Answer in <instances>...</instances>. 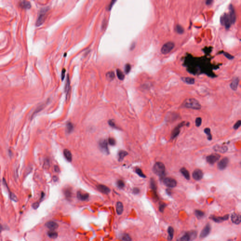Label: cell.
Segmentation results:
<instances>
[{
	"label": "cell",
	"instance_id": "cell-12",
	"mask_svg": "<svg viewBox=\"0 0 241 241\" xmlns=\"http://www.w3.org/2000/svg\"><path fill=\"white\" fill-rule=\"evenodd\" d=\"M185 124V122H182L179 124H178L172 131L171 132V139L175 138L176 137H177L180 132V128L183 126Z\"/></svg>",
	"mask_w": 241,
	"mask_h": 241
},
{
	"label": "cell",
	"instance_id": "cell-39",
	"mask_svg": "<svg viewBox=\"0 0 241 241\" xmlns=\"http://www.w3.org/2000/svg\"><path fill=\"white\" fill-rule=\"evenodd\" d=\"M136 172L142 178H145L146 177V175L143 173V172H142V170L139 169V168H137L136 169V170H135Z\"/></svg>",
	"mask_w": 241,
	"mask_h": 241
},
{
	"label": "cell",
	"instance_id": "cell-49",
	"mask_svg": "<svg viewBox=\"0 0 241 241\" xmlns=\"http://www.w3.org/2000/svg\"><path fill=\"white\" fill-rule=\"evenodd\" d=\"M65 73H66V69L65 68H63L62 71V72H61V79H62V81H63V80H64V79L65 78Z\"/></svg>",
	"mask_w": 241,
	"mask_h": 241
},
{
	"label": "cell",
	"instance_id": "cell-4",
	"mask_svg": "<svg viewBox=\"0 0 241 241\" xmlns=\"http://www.w3.org/2000/svg\"><path fill=\"white\" fill-rule=\"evenodd\" d=\"M197 236V232L195 231H191L185 233L178 240V241H189L196 238Z\"/></svg>",
	"mask_w": 241,
	"mask_h": 241
},
{
	"label": "cell",
	"instance_id": "cell-27",
	"mask_svg": "<svg viewBox=\"0 0 241 241\" xmlns=\"http://www.w3.org/2000/svg\"><path fill=\"white\" fill-rule=\"evenodd\" d=\"M168 239L169 241H171L172 240L174 236V228L171 226H169L168 228Z\"/></svg>",
	"mask_w": 241,
	"mask_h": 241
},
{
	"label": "cell",
	"instance_id": "cell-32",
	"mask_svg": "<svg viewBox=\"0 0 241 241\" xmlns=\"http://www.w3.org/2000/svg\"><path fill=\"white\" fill-rule=\"evenodd\" d=\"M116 75H117V76L118 78L120 80H123L124 79V77H125L124 74L119 69H117L116 70Z\"/></svg>",
	"mask_w": 241,
	"mask_h": 241
},
{
	"label": "cell",
	"instance_id": "cell-23",
	"mask_svg": "<svg viewBox=\"0 0 241 241\" xmlns=\"http://www.w3.org/2000/svg\"><path fill=\"white\" fill-rule=\"evenodd\" d=\"M77 196L78 199L81 201H86L89 197V195L88 194L82 193L80 191H78L77 194Z\"/></svg>",
	"mask_w": 241,
	"mask_h": 241
},
{
	"label": "cell",
	"instance_id": "cell-8",
	"mask_svg": "<svg viewBox=\"0 0 241 241\" xmlns=\"http://www.w3.org/2000/svg\"><path fill=\"white\" fill-rule=\"evenodd\" d=\"M164 184L167 187L173 188L176 186L177 182L175 179L171 178H166L163 179Z\"/></svg>",
	"mask_w": 241,
	"mask_h": 241
},
{
	"label": "cell",
	"instance_id": "cell-29",
	"mask_svg": "<svg viewBox=\"0 0 241 241\" xmlns=\"http://www.w3.org/2000/svg\"><path fill=\"white\" fill-rule=\"evenodd\" d=\"M128 154V153L126 151L123 150H121L118 153V160L122 161L123 160L124 157Z\"/></svg>",
	"mask_w": 241,
	"mask_h": 241
},
{
	"label": "cell",
	"instance_id": "cell-36",
	"mask_svg": "<svg viewBox=\"0 0 241 241\" xmlns=\"http://www.w3.org/2000/svg\"><path fill=\"white\" fill-rule=\"evenodd\" d=\"M115 74L112 71L108 72L106 75V77H107V79L110 81L113 80L114 78H115Z\"/></svg>",
	"mask_w": 241,
	"mask_h": 241
},
{
	"label": "cell",
	"instance_id": "cell-53",
	"mask_svg": "<svg viewBox=\"0 0 241 241\" xmlns=\"http://www.w3.org/2000/svg\"><path fill=\"white\" fill-rule=\"evenodd\" d=\"M54 170L57 172H58L59 171V168L57 166H54Z\"/></svg>",
	"mask_w": 241,
	"mask_h": 241
},
{
	"label": "cell",
	"instance_id": "cell-33",
	"mask_svg": "<svg viewBox=\"0 0 241 241\" xmlns=\"http://www.w3.org/2000/svg\"><path fill=\"white\" fill-rule=\"evenodd\" d=\"M150 186L151 189L154 191V193H156V185L155 180L154 178H151L150 181Z\"/></svg>",
	"mask_w": 241,
	"mask_h": 241
},
{
	"label": "cell",
	"instance_id": "cell-45",
	"mask_svg": "<svg viewBox=\"0 0 241 241\" xmlns=\"http://www.w3.org/2000/svg\"><path fill=\"white\" fill-rule=\"evenodd\" d=\"M108 124H109V125L111 127H113V128H117V127H116V125H115V122H113V120H109V121H108Z\"/></svg>",
	"mask_w": 241,
	"mask_h": 241
},
{
	"label": "cell",
	"instance_id": "cell-50",
	"mask_svg": "<svg viewBox=\"0 0 241 241\" xmlns=\"http://www.w3.org/2000/svg\"><path fill=\"white\" fill-rule=\"evenodd\" d=\"M133 193L135 194H138L140 192V190L139 189V188H137V187H135L133 189Z\"/></svg>",
	"mask_w": 241,
	"mask_h": 241
},
{
	"label": "cell",
	"instance_id": "cell-42",
	"mask_svg": "<svg viewBox=\"0 0 241 241\" xmlns=\"http://www.w3.org/2000/svg\"><path fill=\"white\" fill-rule=\"evenodd\" d=\"M202 122V119L201 117H197L195 120V125L197 127H200Z\"/></svg>",
	"mask_w": 241,
	"mask_h": 241
},
{
	"label": "cell",
	"instance_id": "cell-54",
	"mask_svg": "<svg viewBox=\"0 0 241 241\" xmlns=\"http://www.w3.org/2000/svg\"><path fill=\"white\" fill-rule=\"evenodd\" d=\"M66 194L67 196L69 197L70 196L69 195L71 194V193H70V191L69 190H67V191L66 192Z\"/></svg>",
	"mask_w": 241,
	"mask_h": 241
},
{
	"label": "cell",
	"instance_id": "cell-44",
	"mask_svg": "<svg viewBox=\"0 0 241 241\" xmlns=\"http://www.w3.org/2000/svg\"><path fill=\"white\" fill-rule=\"evenodd\" d=\"M165 207H166V204L165 203H163L162 204H161L160 205V206H159V211L160 212H162L164 211Z\"/></svg>",
	"mask_w": 241,
	"mask_h": 241
},
{
	"label": "cell",
	"instance_id": "cell-14",
	"mask_svg": "<svg viewBox=\"0 0 241 241\" xmlns=\"http://www.w3.org/2000/svg\"><path fill=\"white\" fill-rule=\"evenodd\" d=\"M213 150L216 152L220 153H225L228 150V147L224 145H216L213 147Z\"/></svg>",
	"mask_w": 241,
	"mask_h": 241
},
{
	"label": "cell",
	"instance_id": "cell-41",
	"mask_svg": "<svg viewBox=\"0 0 241 241\" xmlns=\"http://www.w3.org/2000/svg\"><path fill=\"white\" fill-rule=\"evenodd\" d=\"M241 126V120L237 121L233 126V128L236 130L239 129Z\"/></svg>",
	"mask_w": 241,
	"mask_h": 241
},
{
	"label": "cell",
	"instance_id": "cell-2",
	"mask_svg": "<svg viewBox=\"0 0 241 241\" xmlns=\"http://www.w3.org/2000/svg\"><path fill=\"white\" fill-rule=\"evenodd\" d=\"M153 171L156 174L160 176L161 178L164 177L165 172V167L164 164L161 162H157L155 163L153 167Z\"/></svg>",
	"mask_w": 241,
	"mask_h": 241
},
{
	"label": "cell",
	"instance_id": "cell-26",
	"mask_svg": "<svg viewBox=\"0 0 241 241\" xmlns=\"http://www.w3.org/2000/svg\"><path fill=\"white\" fill-rule=\"evenodd\" d=\"M181 80L185 83L188 84H193L194 83L195 80L193 78L189 77H184L181 78Z\"/></svg>",
	"mask_w": 241,
	"mask_h": 241
},
{
	"label": "cell",
	"instance_id": "cell-15",
	"mask_svg": "<svg viewBox=\"0 0 241 241\" xmlns=\"http://www.w3.org/2000/svg\"><path fill=\"white\" fill-rule=\"evenodd\" d=\"M229 11L230 12L229 15L231 19L232 23L233 24L235 23L236 20V14L234 8L232 4H230L229 6Z\"/></svg>",
	"mask_w": 241,
	"mask_h": 241
},
{
	"label": "cell",
	"instance_id": "cell-52",
	"mask_svg": "<svg viewBox=\"0 0 241 241\" xmlns=\"http://www.w3.org/2000/svg\"><path fill=\"white\" fill-rule=\"evenodd\" d=\"M39 206V203L36 202V203H35L33 204V207L34 209H36L37 208H38Z\"/></svg>",
	"mask_w": 241,
	"mask_h": 241
},
{
	"label": "cell",
	"instance_id": "cell-11",
	"mask_svg": "<svg viewBox=\"0 0 241 241\" xmlns=\"http://www.w3.org/2000/svg\"><path fill=\"white\" fill-rule=\"evenodd\" d=\"M203 172L202 170L200 169H195L193 172V178L194 180H200L203 177Z\"/></svg>",
	"mask_w": 241,
	"mask_h": 241
},
{
	"label": "cell",
	"instance_id": "cell-9",
	"mask_svg": "<svg viewBox=\"0 0 241 241\" xmlns=\"http://www.w3.org/2000/svg\"><path fill=\"white\" fill-rule=\"evenodd\" d=\"M99 146L100 149L106 154H108L109 153V149L108 148V144L107 141L106 140L102 139L99 141Z\"/></svg>",
	"mask_w": 241,
	"mask_h": 241
},
{
	"label": "cell",
	"instance_id": "cell-48",
	"mask_svg": "<svg viewBox=\"0 0 241 241\" xmlns=\"http://www.w3.org/2000/svg\"><path fill=\"white\" fill-rule=\"evenodd\" d=\"M130 70V65L129 64L126 65L125 68V71L126 73H128Z\"/></svg>",
	"mask_w": 241,
	"mask_h": 241
},
{
	"label": "cell",
	"instance_id": "cell-22",
	"mask_svg": "<svg viewBox=\"0 0 241 241\" xmlns=\"http://www.w3.org/2000/svg\"><path fill=\"white\" fill-rule=\"evenodd\" d=\"M65 92H66L67 94V99L68 98L70 94V80H69V76L68 75L67 78V81H66V83L65 85Z\"/></svg>",
	"mask_w": 241,
	"mask_h": 241
},
{
	"label": "cell",
	"instance_id": "cell-30",
	"mask_svg": "<svg viewBox=\"0 0 241 241\" xmlns=\"http://www.w3.org/2000/svg\"><path fill=\"white\" fill-rule=\"evenodd\" d=\"M74 125L71 122H67L66 125V130L67 133H70L74 130Z\"/></svg>",
	"mask_w": 241,
	"mask_h": 241
},
{
	"label": "cell",
	"instance_id": "cell-34",
	"mask_svg": "<svg viewBox=\"0 0 241 241\" xmlns=\"http://www.w3.org/2000/svg\"><path fill=\"white\" fill-rule=\"evenodd\" d=\"M48 236L51 238H56L58 237V233L54 230H51L48 232Z\"/></svg>",
	"mask_w": 241,
	"mask_h": 241
},
{
	"label": "cell",
	"instance_id": "cell-7",
	"mask_svg": "<svg viewBox=\"0 0 241 241\" xmlns=\"http://www.w3.org/2000/svg\"><path fill=\"white\" fill-rule=\"evenodd\" d=\"M220 158V155L217 153L212 154L206 157L207 162L210 164H213L218 161Z\"/></svg>",
	"mask_w": 241,
	"mask_h": 241
},
{
	"label": "cell",
	"instance_id": "cell-56",
	"mask_svg": "<svg viewBox=\"0 0 241 241\" xmlns=\"http://www.w3.org/2000/svg\"></svg>",
	"mask_w": 241,
	"mask_h": 241
},
{
	"label": "cell",
	"instance_id": "cell-43",
	"mask_svg": "<svg viewBox=\"0 0 241 241\" xmlns=\"http://www.w3.org/2000/svg\"><path fill=\"white\" fill-rule=\"evenodd\" d=\"M108 142V143L111 146H114L115 145V143H116L115 139L113 138H109Z\"/></svg>",
	"mask_w": 241,
	"mask_h": 241
},
{
	"label": "cell",
	"instance_id": "cell-18",
	"mask_svg": "<svg viewBox=\"0 0 241 241\" xmlns=\"http://www.w3.org/2000/svg\"><path fill=\"white\" fill-rule=\"evenodd\" d=\"M98 189L102 193L108 194L110 192V189L107 186L103 185H99L97 186Z\"/></svg>",
	"mask_w": 241,
	"mask_h": 241
},
{
	"label": "cell",
	"instance_id": "cell-21",
	"mask_svg": "<svg viewBox=\"0 0 241 241\" xmlns=\"http://www.w3.org/2000/svg\"><path fill=\"white\" fill-rule=\"evenodd\" d=\"M229 217V216L228 215H226L224 217H216V216H211L210 217L211 219H212L214 221L216 222H217V223H218V222H221L222 221H223L224 220H227L228 219Z\"/></svg>",
	"mask_w": 241,
	"mask_h": 241
},
{
	"label": "cell",
	"instance_id": "cell-1",
	"mask_svg": "<svg viewBox=\"0 0 241 241\" xmlns=\"http://www.w3.org/2000/svg\"><path fill=\"white\" fill-rule=\"evenodd\" d=\"M183 106L189 108L194 110H199L201 108V105L199 102L195 99L190 98L186 99L184 103Z\"/></svg>",
	"mask_w": 241,
	"mask_h": 241
},
{
	"label": "cell",
	"instance_id": "cell-38",
	"mask_svg": "<svg viewBox=\"0 0 241 241\" xmlns=\"http://www.w3.org/2000/svg\"><path fill=\"white\" fill-rule=\"evenodd\" d=\"M195 214L197 217H202L204 215V213L201 210H195Z\"/></svg>",
	"mask_w": 241,
	"mask_h": 241
},
{
	"label": "cell",
	"instance_id": "cell-31",
	"mask_svg": "<svg viewBox=\"0 0 241 241\" xmlns=\"http://www.w3.org/2000/svg\"><path fill=\"white\" fill-rule=\"evenodd\" d=\"M204 132L207 135L208 139L209 140H211L212 139V137L211 134L210 129L209 128H206L204 130Z\"/></svg>",
	"mask_w": 241,
	"mask_h": 241
},
{
	"label": "cell",
	"instance_id": "cell-28",
	"mask_svg": "<svg viewBox=\"0 0 241 241\" xmlns=\"http://www.w3.org/2000/svg\"><path fill=\"white\" fill-rule=\"evenodd\" d=\"M180 172L183 176L187 180H189L190 178V174L187 170L185 168H182L180 170Z\"/></svg>",
	"mask_w": 241,
	"mask_h": 241
},
{
	"label": "cell",
	"instance_id": "cell-25",
	"mask_svg": "<svg viewBox=\"0 0 241 241\" xmlns=\"http://www.w3.org/2000/svg\"><path fill=\"white\" fill-rule=\"evenodd\" d=\"M64 155L67 160L69 162L72 160V155L71 152L68 149H65L64 150Z\"/></svg>",
	"mask_w": 241,
	"mask_h": 241
},
{
	"label": "cell",
	"instance_id": "cell-17",
	"mask_svg": "<svg viewBox=\"0 0 241 241\" xmlns=\"http://www.w3.org/2000/svg\"><path fill=\"white\" fill-rule=\"evenodd\" d=\"M239 83V79L238 77H234L230 84V88L233 91H236Z\"/></svg>",
	"mask_w": 241,
	"mask_h": 241
},
{
	"label": "cell",
	"instance_id": "cell-35",
	"mask_svg": "<svg viewBox=\"0 0 241 241\" xmlns=\"http://www.w3.org/2000/svg\"><path fill=\"white\" fill-rule=\"evenodd\" d=\"M175 30L178 33L180 34L183 33V32L184 31V29L180 25H177L176 26Z\"/></svg>",
	"mask_w": 241,
	"mask_h": 241
},
{
	"label": "cell",
	"instance_id": "cell-55",
	"mask_svg": "<svg viewBox=\"0 0 241 241\" xmlns=\"http://www.w3.org/2000/svg\"><path fill=\"white\" fill-rule=\"evenodd\" d=\"M212 2V1H210V0H208V1H206V4L207 5H209V4H211Z\"/></svg>",
	"mask_w": 241,
	"mask_h": 241
},
{
	"label": "cell",
	"instance_id": "cell-47",
	"mask_svg": "<svg viewBox=\"0 0 241 241\" xmlns=\"http://www.w3.org/2000/svg\"><path fill=\"white\" fill-rule=\"evenodd\" d=\"M10 195H11V199L15 201H18V199H17V196L13 193H11V194H10Z\"/></svg>",
	"mask_w": 241,
	"mask_h": 241
},
{
	"label": "cell",
	"instance_id": "cell-46",
	"mask_svg": "<svg viewBox=\"0 0 241 241\" xmlns=\"http://www.w3.org/2000/svg\"><path fill=\"white\" fill-rule=\"evenodd\" d=\"M224 55L226 58H227L229 59H233V56H232L231 55H230V54L228 53L227 52H224Z\"/></svg>",
	"mask_w": 241,
	"mask_h": 241
},
{
	"label": "cell",
	"instance_id": "cell-40",
	"mask_svg": "<svg viewBox=\"0 0 241 241\" xmlns=\"http://www.w3.org/2000/svg\"><path fill=\"white\" fill-rule=\"evenodd\" d=\"M117 185L120 188H123L125 186V184L122 180H118L117 182Z\"/></svg>",
	"mask_w": 241,
	"mask_h": 241
},
{
	"label": "cell",
	"instance_id": "cell-10",
	"mask_svg": "<svg viewBox=\"0 0 241 241\" xmlns=\"http://www.w3.org/2000/svg\"><path fill=\"white\" fill-rule=\"evenodd\" d=\"M228 163L229 159L227 157H224L218 162L217 168L221 170H224L227 166Z\"/></svg>",
	"mask_w": 241,
	"mask_h": 241
},
{
	"label": "cell",
	"instance_id": "cell-19",
	"mask_svg": "<svg viewBox=\"0 0 241 241\" xmlns=\"http://www.w3.org/2000/svg\"><path fill=\"white\" fill-rule=\"evenodd\" d=\"M124 207L123 203L121 201H118L116 204V212L118 215H121L123 211Z\"/></svg>",
	"mask_w": 241,
	"mask_h": 241
},
{
	"label": "cell",
	"instance_id": "cell-20",
	"mask_svg": "<svg viewBox=\"0 0 241 241\" xmlns=\"http://www.w3.org/2000/svg\"><path fill=\"white\" fill-rule=\"evenodd\" d=\"M45 225L49 229H51V230H54L57 229L59 226V225L57 223H56L54 221H50L47 222L46 223Z\"/></svg>",
	"mask_w": 241,
	"mask_h": 241
},
{
	"label": "cell",
	"instance_id": "cell-6",
	"mask_svg": "<svg viewBox=\"0 0 241 241\" xmlns=\"http://www.w3.org/2000/svg\"><path fill=\"white\" fill-rule=\"evenodd\" d=\"M175 43L172 42H168L165 43L161 48V52L163 54H167L170 53L174 48Z\"/></svg>",
	"mask_w": 241,
	"mask_h": 241
},
{
	"label": "cell",
	"instance_id": "cell-37",
	"mask_svg": "<svg viewBox=\"0 0 241 241\" xmlns=\"http://www.w3.org/2000/svg\"><path fill=\"white\" fill-rule=\"evenodd\" d=\"M122 239L123 241H131L132 239L128 233H124L122 236Z\"/></svg>",
	"mask_w": 241,
	"mask_h": 241
},
{
	"label": "cell",
	"instance_id": "cell-13",
	"mask_svg": "<svg viewBox=\"0 0 241 241\" xmlns=\"http://www.w3.org/2000/svg\"><path fill=\"white\" fill-rule=\"evenodd\" d=\"M210 230H211V227H210V225L209 224H207L204 226V227L203 228L202 231H201L200 235V237L202 238H205L209 233L210 232Z\"/></svg>",
	"mask_w": 241,
	"mask_h": 241
},
{
	"label": "cell",
	"instance_id": "cell-3",
	"mask_svg": "<svg viewBox=\"0 0 241 241\" xmlns=\"http://www.w3.org/2000/svg\"><path fill=\"white\" fill-rule=\"evenodd\" d=\"M49 10L48 7H45L43 8L39 15V17L37 20V21L36 22V26L37 27H39L43 24L44 23L46 16L47 14V12H48Z\"/></svg>",
	"mask_w": 241,
	"mask_h": 241
},
{
	"label": "cell",
	"instance_id": "cell-51",
	"mask_svg": "<svg viewBox=\"0 0 241 241\" xmlns=\"http://www.w3.org/2000/svg\"><path fill=\"white\" fill-rule=\"evenodd\" d=\"M115 1H112V2H111V3L109 5V6H108V8H108V10H111V9L112 7V6L113 5V4H114V3H115Z\"/></svg>",
	"mask_w": 241,
	"mask_h": 241
},
{
	"label": "cell",
	"instance_id": "cell-24",
	"mask_svg": "<svg viewBox=\"0 0 241 241\" xmlns=\"http://www.w3.org/2000/svg\"><path fill=\"white\" fill-rule=\"evenodd\" d=\"M20 6L23 9H28L31 8V3L28 1H23L20 3Z\"/></svg>",
	"mask_w": 241,
	"mask_h": 241
},
{
	"label": "cell",
	"instance_id": "cell-5",
	"mask_svg": "<svg viewBox=\"0 0 241 241\" xmlns=\"http://www.w3.org/2000/svg\"><path fill=\"white\" fill-rule=\"evenodd\" d=\"M220 22L222 25L225 27L226 29H228L232 24L229 15L227 13H225L221 16Z\"/></svg>",
	"mask_w": 241,
	"mask_h": 241
},
{
	"label": "cell",
	"instance_id": "cell-16",
	"mask_svg": "<svg viewBox=\"0 0 241 241\" xmlns=\"http://www.w3.org/2000/svg\"><path fill=\"white\" fill-rule=\"evenodd\" d=\"M231 218L233 223L239 224L241 223V215L233 213L232 215Z\"/></svg>",
	"mask_w": 241,
	"mask_h": 241
}]
</instances>
